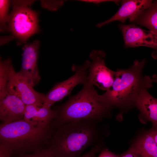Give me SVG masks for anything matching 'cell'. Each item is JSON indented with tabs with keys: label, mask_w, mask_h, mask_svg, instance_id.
Returning <instances> with one entry per match:
<instances>
[{
	"label": "cell",
	"mask_w": 157,
	"mask_h": 157,
	"mask_svg": "<svg viewBox=\"0 0 157 157\" xmlns=\"http://www.w3.org/2000/svg\"><path fill=\"white\" fill-rule=\"evenodd\" d=\"M80 1L89 3H93L95 4H99L101 3L106 2H113L117 4L119 2V0H82Z\"/></svg>",
	"instance_id": "603a6c76"
},
{
	"label": "cell",
	"mask_w": 157,
	"mask_h": 157,
	"mask_svg": "<svg viewBox=\"0 0 157 157\" xmlns=\"http://www.w3.org/2000/svg\"><path fill=\"white\" fill-rule=\"evenodd\" d=\"M20 157H57L54 152L50 148L47 147L42 149L37 152Z\"/></svg>",
	"instance_id": "d6986e66"
},
{
	"label": "cell",
	"mask_w": 157,
	"mask_h": 157,
	"mask_svg": "<svg viewBox=\"0 0 157 157\" xmlns=\"http://www.w3.org/2000/svg\"><path fill=\"white\" fill-rule=\"evenodd\" d=\"M106 53L100 50H93L90 53L92 60L88 68L87 81L99 89L106 91L112 86L116 74L106 65Z\"/></svg>",
	"instance_id": "52a82bcc"
},
{
	"label": "cell",
	"mask_w": 157,
	"mask_h": 157,
	"mask_svg": "<svg viewBox=\"0 0 157 157\" xmlns=\"http://www.w3.org/2000/svg\"><path fill=\"white\" fill-rule=\"evenodd\" d=\"M55 130L34 126L24 119L0 126V150L10 156L14 153L35 152L47 144Z\"/></svg>",
	"instance_id": "277c9868"
},
{
	"label": "cell",
	"mask_w": 157,
	"mask_h": 157,
	"mask_svg": "<svg viewBox=\"0 0 157 157\" xmlns=\"http://www.w3.org/2000/svg\"><path fill=\"white\" fill-rule=\"evenodd\" d=\"M100 121L87 119L68 122L55 129L48 147L57 157H79L89 147L100 144Z\"/></svg>",
	"instance_id": "6da1fadb"
},
{
	"label": "cell",
	"mask_w": 157,
	"mask_h": 157,
	"mask_svg": "<svg viewBox=\"0 0 157 157\" xmlns=\"http://www.w3.org/2000/svg\"><path fill=\"white\" fill-rule=\"evenodd\" d=\"M112 108L102 99L93 85L88 82L81 90L56 110L52 125L55 129L68 122L87 119L101 121L110 115Z\"/></svg>",
	"instance_id": "3957f363"
},
{
	"label": "cell",
	"mask_w": 157,
	"mask_h": 157,
	"mask_svg": "<svg viewBox=\"0 0 157 157\" xmlns=\"http://www.w3.org/2000/svg\"><path fill=\"white\" fill-rule=\"evenodd\" d=\"M40 45L39 41L36 40L25 44L22 47L21 68L18 72L33 87L37 84L41 79L37 66Z\"/></svg>",
	"instance_id": "8fae6325"
},
{
	"label": "cell",
	"mask_w": 157,
	"mask_h": 157,
	"mask_svg": "<svg viewBox=\"0 0 157 157\" xmlns=\"http://www.w3.org/2000/svg\"><path fill=\"white\" fill-rule=\"evenodd\" d=\"M0 157H10V156L6 154L0 152Z\"/></svg>",
	"instance_id": "484cf974"
},
{
	"label": "cell",
	"mask_w": 157,
	"mask_h": 157,
	"mask_svg": "<svg viewBox=\"0 0 157 157\" xmlns=\"http://www.w3.org/2000/svg\"><path fill=\"white\" fill-rule=\"evenodd\" d=\"M152 57L156 59H157V49L154 50L152 53ZM153 82L157 83V75L156 74L153 75L151 78Z\"/></svg>",
	"instance_id": "cb8c5ba5"
},
{
	"label": "cell",
	"mask_w": 157,
	"mask_h": 157,
	"mask_svg": "<svg viewBox=\"0 0 157 157\" xmlns=\"http://www.w3.org/2000/svg\"><path fill=\"white\" fill-rule=\"evenodd\" d=\"M154 140L157 146V130L152 128L151 129Z\"/></svg>",
	"instance_id": "d4e9b609"
},
{
	"label": "cell",
	"mask_w": 157,
	"mask_h": 157,
	"mask_svg": "<svg viewBox=\"0 0 157 157\" xmlns=\"http://www.w3.org/2000/svg\"><path fill=\"white\" fill-rule=\"evenodd\" d=\"M33 2L13 1L7 28L13 37L17 39L19 44L26 42L31 36L39 31L38 14L30 7Z\"/></svg>",
	"instance_id": "5b68a950"
},
{
	"label": "cell",
	"mask_w": 157,
	"mask_h": 157,
	"mask_svg": "<svg viewBox=\"0 0 157 157\" xmlns=\"http://www.w3.org/2000/svg\"><path fill=\"white\" fill-rule=\"evenodd\" d=\"M146 63L145 59L136 60L128 69H117L112 86L101 95L104 101L112 108L125 109L135 105L141 90L153 86L150 77L142 74Z\"/></svg>",
	"instance_id": "7a4b0ae2"
},
{
	"label": "cell",
	"mask_w": 157,
	"mask_h": 157,
	"mask_svg": "<svg viewBox=\"0 0 157 157\" xmlns=\"http://www.w3.org/2000/svg\"><path fill=\"white\" fill-rule=\"evenodd\" d=\"M131 147L142 157H157V146L151 130L140 137Z\"/></svg>",
	"instance_id": "9a60e30c"
},
{
	"label": "cell",
	"mask_w": 157,
	"mask_h": 157,
	"mask_svg": "<svg viewBox=\"0 0 157 157\" xmlns=\"http://www.w3.org/2000/svg\"><path fill=\"white\" fill-rule=\"evenodd\" d=\"M19 73L15 72L8 83L7 88L17 96L25 105L43 106L45 95L35 91Z\"/></svg>",
	"instance_id": "9c48e42d"
},
{
	"label": "cell",
	"mask_w": 157,
	"mask_h": 157,
	"mask_svg": "<svg viewBox=\"0 0 157 157\" xmlns=\"http://www.w3.org/2000/svg\"><path fill=\"white\" fill-rule=\"evenodd\" d=\"M153 0H122L121 6L117 11L109 19L97 24L98 28L115 21H118L124 23L129 19L133 22L151 5Z\"/></svg>",
	"instance_id": "7c38bea8"
},
{
	"label": "cell",
	"mask_w": 157,
	"mask_h": 157,
	"mask_svg": "<svg viewBox=\"0 0 157 157\" xmlns=\"http://www.w3.org/2000/svg\"><path fill=\"white\" fill-rule=\"evenodd\" d=\"M101 144H97L92 147L91 149L81 157H95L96 154L101 149Z\"/></svg>",
	"instance_id": "ffe728a7"
},
{
	"label": "cell",
	"mask_w": 157,
	"mask_h": 157,
	"mask_svg": "<svg viewBox=\"0 0 157 157\" xmlns=\"http://www.w3.org/2000/svg\"><path fill=\"white\" fill-rule=\"evenodd\" d=\"M133 22L157 34V0L153 1L150 6Z\"/></svg>",
	"instance_id": "2e32d148"
},
{
	"label": "cell",
	"mask_w": 157,
	"mask_h": 157,
	"mask_svg": "<svg viewBox=\"0 0 157 157\" xmlns=\"http://www.w3.org/2000/svg\"><path fill=\"white\" fill-rule=\"evenodd\" d=\"M120 157H142L132 147Z\"/></svg>",
	"instance_id": "44dd1931"
},
{
	"label": "cell",
	"mask_w": 157,
	"mask_h": 157,
	"mask_svg": "<svg viewBox=\"0 0 157 157\" xmlns=\"http://www.w3.org/2000/svg\"><path fill=\"white\" fill-rule=\"evenodd\" d=\"M97 157H119L107 149H103Z\"/></svg>",
	"instance_id": "7402d4cb"
},
{
	"label": "cell",
	"mask_w": 157,
	"mask_h": 157,
	"mask_svg": "<svg viewBox=\"0 0 157 157\" xmlns=\"http://www.w3.org/2000/svg\"><path fill=\"white\" fill-rule=\"evenodd\" d=\"M57 116L56 111L51 108L27 105L25 106L24 119L31 125L47 127L52 125Z\"/></svg>",
	"instance_id": "4fadbf2b"
},
{
	"label": "cell",
	"mask_w": 157,
	"mask_h": 157,
	"mask_svg": "<svg viewBox=\"0 0 157 157\" xmlns=\"http://www.w3.org/2000/svg\"><path fill=\"white\" fill-rule=\"evenodd\" d=\"M90 63L86 60L82 65H73L72 69L75 74L66 80L57 83L45 95L43 106L51 108L55 103L69 94L76 85L86 83L87 82V70Z\"/></svg>",
	"instance_id": "8992f818"
},
{
	"label": "cell",
	"mask_w": 157,
	"mask_h": 157,
	"mask_svg": "<svg viewBox=\"0 0 157 157\" xmlns=\"http://www.w3.org/2000/svg\"><path fill=\"white\" fill-rule=\"evenodd\" d=\"M26 105L7 88L0 92V119L5 124L24 119Z\"/></svg>",
	"instance_id": "30bf717a"
},
{
	"label": "cell",
	"mask_w": 157,
	"mask_h": 157,
	"mask_svg": "<svg viewBox=\"0 0 157 157\" xmlns=\"http://www.w3.org/2000/svg\"><path fill=\"white\" fill-rule=\"evenodd\" d=\"M147 90L143 89L141 90L135 105L141 114L151 123L152 128L157 130V99L152 96Z\"/></svg>",
	"instance_id": "5bb4252c"
},
{
	"label": "cell",
	"mask_w": 157,
	"mask_h": 157,
	"mask_svg": "<svg viewBox=\"0 0 157 157\" xmlns=\"http://www.w3.org/2000/svg\"><path fill=\"white\" fill-rule=\"evenodd\" d=\"M10 1L9 0H0V30L4 31L7 28L9 15L8 10Z\"/></svg>",
	"instance_id": "ac0fdd59"
},
{
	"label": "cell",
	"mask_w": 157,
	"mask_h": 157,
	"mask_svg": "<svg viewBox=\"0 0 157 157\" xmlns=\"http://www.w3.org/2000/svg\"><path fill=\"white\" fill-rule=\"evenodd\" d=\"M119 27L122 31L125 47L140 46L157 49V34L146 31L133 24H120Z\"/></svg>",
	"instance_id": "ba28073f"
},
{
	"label": "cell",
	"mask_w": 157,
	"mask_h": 157,
	"mask_svg": "<svg viewBox=\"0 0 157 157\" xmlns=\"http://www.w3.org/2000/svg\"><path fill=\"white\" fill-rule=\"evenodd\" d=\"M10 58L0 62V92L7 88L8 82L15 72Z\"/></svg>",
	"instance_id": "e0dca14e"
}]
</instances>
